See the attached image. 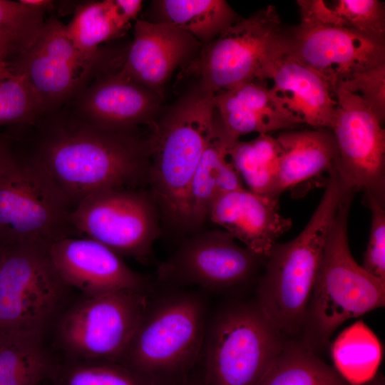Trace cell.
Here are the masks:
<instances>
[{"mask_svg": "<svg viewBox=\"0 0 385 385\" xmlns=\"http://www.w3.org/2000/svg\"><path fill=\"white\" fill-rule=\"evenodd\" d=\"M9 134L42 166L72 208L93 193L126 188L147 174L146 140L134 133L99 129L66 105L41 111Z\"/></svg>", "mask_w": 385, "mask_h": 385, "instance_id": "6da1fadb", "label": "cell"}, {"mask_svg": "<svg viewBox=\"0 0 385 385\" xmlns=\"http://www.w3.org/2000/svg\"><path fill=\"white\" fill-rule=\"evenodd\" d=\"M210 315L203 291L168 287L150 296L119 363L150 385L181 384L202 356Z\"/></svg>", "mask_w": 385, "mask_h": 385, "instance_id": "7a4b0ae2", "label": "cell"}, {"mask_svg": "<svg viewBox=\"0 0 385 385\" xmlns=\"http://www.w3.org/2000/svg\"><path fill=\"white\" fill-rule=\"evenodd\" d=\"M346 188L337 172L330 175L305 227L293 240L277 242L265 259L255 302L286 339L302 335L327 236Z\"/></svg>", "mask_w": 385, "mask_h": 385, "instance_id": "3957f363", "label": "cell"}, {"mask_svg": "<svg viewBox=\"0 0 385 385\" xmlns=\"http://www.w3.org/2000/svg\"><path fill=\"white\" fill-rule=\"evenodd\" d=\"M354 191L346 188L329 227L300 341L316 353L344 322L385 304V284L359 265L348 240Z\"/></svg>", "mask_w": 385, "mask_h": 385, "instance_id": "277c9868", "label": "cell"}, {"mask_svg": "<svg viewBox=\"0 0 385 385\" xmlns=\"http://www.w3.org/2000/svg\"><path fill=\"white\" fill-rule=\"evenodd\" d=\"M215 122L212 96L198 88L155 125L146 140V175L155 200L176 227L189 228L190 188Z\"/></svg>", "mask_w": 385, "mask_h": 385, "instance_id": "5b68a950", "label": "cell"}, {"mask_svg": "<svg viewBox=\"0 0 385 385\" xmlns=\"http://www.w3.org/2000/svg\"><path fill=\"white\" fill-rule=\"evenodd\" d=\"M254 302L224 304L210 315L202 357L205 385H257L285 340Z\"/></svg>", "mask_w": 385, "mask_h": 385, "instance_id": "8992f818", "label": "cell"}, {"mask_svg": "<svg viewBox=\"0 0 385 385\" xmlns=\"http://www.w3.org/2000/svg\"><path fill=\"white\" fill-rule=\"evenodd\" d=\"M0 173V247L42 245L69 236V202L42 166L13 143Z\"/></svg>", "mask_w": 385, "mask_h": 385, "instance_id": "52a82bcc", "label": "cell"}, {"mask_svg": "<svg viewBox=\"0 0 385 385\" xmlns=\"http://www.w3.org/2000/svg\"><path fill=\"white\" fill-rule=\"evenodd\" d=\"M48 247H0V332L45 337L66 309L71 289L55 270Z\"/></svg>", "mask_w": 385, "mask_h": 385, "instance_id": "ba28073f", "label": "cell"}, {"mask_svg": "<svg viewBox=\"0 0 385 385\" xmlns=\"http://www.w3.org/2000/svg\"><path fill=\"white\" fill-rule=\"evenodd\" d=\"M285 53L280 16L267 6L206 43L190 71L197 75L200 89L214 96L242 83L265 81L270 66Z\"/></svg>", "mask_w": 385, "mask_h": 385, "instance_id": "9c48e42d", "label": "cell"}, {"mask_svg": "<svg viewBox=\"0 0 385 385\" xmlns=\"http://www.w3.org/2000/svg\"><path fill=\"white\" fill-rule=\"evenodd\" d=\"M152 293L123 289L83 299L66 307L53 329L65 358L119 362Z\"/></svg>", "mask_w": 385, "mask_h": 385, "instance_id": "30bf717a", "label": "cell"}, {"mask_svg": "<svg viewBox=\"0 0 385 385\" xmlns=\"http://www.w3.org/2000/svg\"><path fill=\"white\" fill-rule=\"evenodd\" d=\"M71 229L106 245L121 257L146 261L158 235V216L145 193L128 188L93 193L70 212Z\"/></svg>", "mask_w": 385, "mask_h": 385, "instance_id": "8fae6325", "label": "cell"}, {"mask_svg": "<svg viewBox=\"0 0 385 385\" xmlns=\"http://www.w3.org/2000/svg\"><path fill=\"white\" fill-rule=\"evenodd\" d=\"M262 259L240 245L223 230L188 238L158 267V280L167 287L195 285L204 292L222 293L248 282Z\"/></svg>", "mask_w": 385, "mask_h": 385, "instance_id": "7c38bea8", "label": "cell"}, {"mask_svg": "<svg viewBox=\"0 0 385 385\" xmlns=\"http://www.w3.org/2000/svg\"><path fill=\"white\" fill-rule=\"evenodd\" d=\"M330 129L337 151V172L344 183L366 197L385 200V131L382 121L356 93L342 85Z\"/></svg>", "mask_w": 385, "mask_h": 385, "instance_id": "4fadbf2b", "label": "cell"}, {"mask_svg": "<svg viewBox=\"0 0 385 385\" xmlns=\"http://www.w3.org/2000/svg\"><path fill=\"white\" fill-rule=\"evenodd\" d=\"M101 60L90 66L64 104L81 119L103 130L134 133L151 123L159 96L120 70L105 72Z\"/></svg>", "mask_w": 385, "mask_h": 385, "instance_id": "5bb4252c", "label": "cell"}, {"mask_svg": "<svg viewBox=\"0 0 385 385\" xmlns=\"http://www.w3.org/2000/svg\"><path fill=\"white\" fill-rule=\"evenodd\" d=\"M286 52L334 87L356 71L385 63V41L345 28L307 24L285 29Z\"/></svg>", "mask_w": 385, "mask_h": 385, "instance_id": "9a60e30c", "label": "cell"}, {"mask_svg": "<svg viewBox=\"0 0 385 385\" xmlns=\"http://www.w3.org/2000/svg\"><path fill=\"white\" fill-rule=\"evenodd\" d=\"M91 65L68 37L65 25L52 16L9 69L25 78L44 111L64 105Z\"/></svg>", "mask_w": 385, "mask_h": 385, "instance_id": "2e32d148", "label": "cell"}, {"mask_svg": "<svg viewBox=\"0 0 385 385\" xmlns=\"http://www.w3.org/2000/svg\"><path fill=\"white\" fill-rule=\"evenodd\" d=\"M52 264L63 282L83 297L133 289L152 293L148 279L130 269L122 257L89 237L66 236L48 247Z\"/></svg>", "mask_w": 385, "mask_h": 385, "instance_id": "e0dca14e", "label": "cell"}, {"mask_svg": "<svg viewBox=\"0 0 385 385\" xmlns=\"http://www.w3.org/2000/svg\"><path fill=\"white\" fill-rule=\"evenodd\" d=\"M207 218L264 260L292 227L291 219L279 213L278 198L256 194L245 187L219 195Z\"/></svg>", "mask_w": 385, "mask_h": 385, "instance_id": "ac0fdd59", "label": "cell"}, {"mask_svg": "<svg viewBox=\"0 0 385 385\" xmlns=\"http://www.w3.org/2000/svg\"><path fill=\"white\" fill-rule=\"evenodd\" d=\"M186 31L166 23L137 20L120 71L159 96L174 70L197 47Z\"/></svg>", "mask_w": 385, "mask_h": 385, "instance_id": "d6986e66", "label": "cell"}, {"mask_svg": "<svg viewBox=\"0 0 385 385\" xmlns=\"http://www.w3.org/2000/svg\"><path fill=\"white\" fill-rule=\"evenodd\" d=\"M265 81L242 83L212 96L217 121L231 143L248 133L294 130L301 124Z\"/></svg>", "mask_w": 385, "mask_h": 385, "instance_id": "ffe728a7", "label": "cell"}, {"mask_svg": "<svg viewBox=\"0 0 385 385\" xmlns=\"http://www.w3.org/2000/svg\"><path fill=\"white\" fill-rule=\"evenodd\" d=\"M272 92L301 124L330 130L337 100L329 81L287 52L269 68Z\"/></svg>", "mask_w": 385, "mask_h": 385, "instance_id": "44dd1931", "label": "cell"}, {"mask_svg": "<svg viewBox=\"0 0 385 385\" xmlns=\"http://www.w3.org/2000/svg\"><path fill=\"white\" fill-rule=\"evenodd\" d=\"M276 139L280 156L274 197L327 173L337 171V151L329 129L289 130Z\"/></svg>", "mask_w": 385, "mask_h": 385, "instance_id": "7402d4cb", "label": "cell"}, {"mask_svg": "<svg viewBox=\"0 0 385 385\" xmlns=\"http://www.w3.org/2000/svg\"><path fill=\"white\" fill-rule=\"evenodd\" d=\"M232 144L215 118V127L195 171L188 195L189 228L200 227L220 195L245 187L228 154Z\"/></svg>", "mask_w": 385, "mask_h": 385, "instance_id": "603a6c76", "label": "cell"}, {"mask_svg": "<svg viewBox=\"0 0 385 385\" xmlns=\"http://www.w3.org/2000/svg\"><path fill=\"white\" fill-rule=\"evenodd\" d=\"M56 362L44 337L0 332V385H39Z\"/></svg>", "mask_w": 385, "mask_h": 385, "instance_id": "cb8c5ba5", "label": "cell"}, {"mask_svg": "<svg viewBox=\"0 0 385 385\" xmlns=\"http://www.w3.org/2000/svg\"><path fill=\"white\" fill-rule=\"evenodd\" d=\"M156 10L157 22L182 29L205 44L239 21L223 0H161L156 1Z\"/></svg>", "mask_w": 385, "mask_h": 385, "instance_id": "d4e9b609", "label": "cell"}, {"mask_svg": "<svg viewBox=\"0 0 385 385\" xmlns=\"http://www.w3.org/2000/svg\"><path fill=\"white\" fill-rule=\"evenodd\" d=\"M257 385H350L299 341L286 339Z\"/></svg>", "mask_w": 385, "mask_h": 385, "instance_id": "484cf974", "label": "cell"}, {"mask_svg": "<svg viewBox=\"0 0 385 385\" xmlns=\"http://www.w3.org/2000/svg\"><path fill=\"white\" fill-rule=\"evenodd\" d=\"M382 345L361 321L342 332L332 345L334 367L350 385L374 379L382 359Z\"/></svg>", "mask_w": 385, "mask_h": 385, "instance_id": "4316f807", "label": "cell"}, {"mask_svg": "<svg viewBox=\"0 0 385 385\" xmlns=\"http://www.w3.org/2000/svg\"><path fill=\"white\" fill-rule=\"evenodd\" d=\"M128 24L115 0L93 1L76 7L65 30L85 61L93 63L101 56L99 45L116 37Z\"/></svg>", "mask_w": 385, "mask_h": 385, "instance_id": "83f0119b", "label": "cell"}, {"mask_svg": "<svg viewBox=\"0 0 385 385\" xmlns=\"http://www.w3.org/2000/svg\"><path fill=\"white\" fill-rule=\"evenodd\" d=\"M244 186L256 194L272 198L279 169L280 148L270 134L248 141L237 140L228 151ZM279 199V198H278Z\"/></svg>", "mask_w": 385, "mask_h": 385, "instance_id": "f1b7e54d", "label": "cell"}, {"mask_svg": "<svg viewBox=\"0 0 385 385\" xmlns=\"http://www.w3.org/2000/svg\"><path fill=\"white\" fill-rule=\"evenodd\" d=\"M45 9L0 0V61L9 68L33 44L46 21Z\"/></svg>", "mask_w": 385, "mask_h": 385, "instance_id": "f546056e", "label": "cell"}, {"mask_svg": "<svg viewBox=\"0 0 385 385\" xmlns=\"http://www.w3.org/2000/svg\"><path fill=\"white\" fill-rule=\"evenodd\" d=\"M51 385H150L123 364L106 360L56 361Z\"/></svg>", "mask_w": 385, "mask_h": 385, "instance_id": "4dcf8cb0", "label": "cell"}, {"mask_svg": "<svg viewBox=\"0 0 385 385\" xmlns=\"http://www.w3.org/2000/svg\"><path fill=\"white\" fill-rule=\"evenodd\" d=\"M329 25L385 41V8L379 0H335L328 2Z\"/></svg>", "mask_w": 385, "mask_h": 385, "instance_id": "1f68e13d", "label": "cell"}, {"mask_svg": "<svg viewBox=\"0 0 385 385\" xmlns=\"http://www.w3.org/2000/svg\"><path fill=\"white\" fill-rule=\"evenodd\" d=\"M39 102L22 75L0 78V128L30 123L41 112Z\"/></svg>", "mask_w": 385, "mask_h": 385, "instance_id": "d6a6232c", "label": "cell"}, {"mask_svg": "<svg viewBox=\"0 0 385 385\" xmlns=\"http://www.w3.org/2000/svg\"><path fill=\"white\" fill-rule=\"evenodd\" d=\"M371 211L369 241L361 267L385 284V200L366 197Z\"/></svg>", "mask_w": 385, "mask_h": 385, "instance_id": "836d02e7", "label": "cell"}, {"mask_svg": "<svg viewBox=\"0 0 385 385\" xmlns=\"http://www.w3.org/2000/svg\"><path fill=\"white\" fill-rule=\"evenodd\" d=\"M342 85L358 95L384 122L385 118V63L355 72Z\"/></svg>", "mask_w": 385, "mask_h": 385, "instance_id": "e575fe53", "label": "cell"}, {"mask_svg": "<svg viewBox=\"0 0 385 385\" xmlns=\"http://www.w3.org/2000/svg\"><path fill=\"white\" fill-rule=\"evenodd\" d=\"M118 10L128 23L135 19L141 10L143 1L140 0H115Z\"/></svg>", "mask_w": 385, "mask_h": 385, "instance_id": "d590c367", "label": "cell"}, {"mask_svg": "<svg viewBox=\"0 0 385 385\" xmlns=\"http://www.w3.org/2000/svg\"><path fill=\"white\" fill-rule=\"evenodd\" d=\"M14 150L11 138L8 134L0 133V173L14 158Z\"/></svg>", "mask_w": 385, "mask_h": 385, "instance_id": "8d00e7d4", "label": "cell"}, {"mask_svg": "<svg viewBox=\"0 0 385 385\" xmlns=\"http://www.w3.org/2000/svg\"><path fill=\"white\" fill-rule=\"evenodd\" d=\"M21 3L36 7V8H41L43 9H48L50 6H51L53 4V1L50 0H19Z\"/></svg>", "mask_w": 385, "mask_h": 385, "instance_id": "74e56055", "label": "cell"}, {"mask_svg": "<svg viewBox=\"0 0 385 385\" xmlns=\"http://www.w3.org/2000/svg\"><path fill=\"white\" fill-rule=\"evenodd\" d=\"M180 385H205L202 379V375L200 377H192L190 376L183 383Z\"/></svg>", "mask_w": 385, "mask_h": 385, "instance_id": "f35d334b", "label": "cell"}, {"mask_svg": "<svg viewBox=\"0 0 385 385\" xmlns=\"http://www.w3.org/2000/svg\"><path fill=\"white\" fill-rule=\"evenodd\" d=\"M14 74L4 62L0 61V78L9 77Z\"/></svg>", "mask_w": 385, "mask_h": 385, "instance_id": "ab89813d", "label": "cell"}, {"mask_svg": "<svg viewBox=\"0 0 385 385\" xmlns=\"http://www.w3.org/2000/svg\"><path fill=\"white\" fill-rule=\"evenodd\" d=\"M363 385H384V382L372 379L371 381Z\"/></svg>", "mask_w": 385, "mask_h": 385, "instance_id": "60d3db41", "label": "cell"}, {"mask_svg": "<svg viewBox=\"0 0 385 385\" xmlns=\"http://www.w3.org/2000/svg\"><path fill=\"white\" fill-rule=\"evenodd\" d=\"M39 385H51V384H50V382L48 381V380H46V381L42 382V383H41V384H39Z\"/></svg>", "mask_w": 385, "mask_h": 385, "instance_id": "b9f144b4", "label": "cell"}]
</instances>
